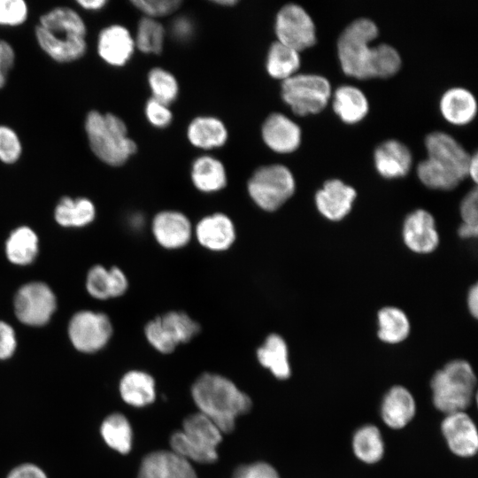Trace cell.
Wrapping results in <instances>:
<instances>
[{
  "label": "cell",
  "mask_w": 478,
  "mask_h": 478,
  "mask_svg": "<svg viewBox=\"0 0 478 478\" xmlns=\"http://www.w3.org/2000/svg\"><path fill=\"white\" fill-rule=\"evenodd\" d=\"M153 378L141 371H130L121 379L120 392L122 399L134 406H144L155 399Z\"/></svg>",
  "instance_id": "4dcf8cb0"
},
{
  "label": "cell",
  "mask_w": 478,
  "mask_h": 478,
  "mask_svg": "<svg viewBox=\"0 0 478 478\" xmlns=\"http://www.w3.org/2000/svg\"><path fill=\"white\" fill-rule=\"evenodd\" d=\"M39 251V239L35 232L27 227L15 228L5 243V254L9 261L17 266L34 262Z\"/></svg>",
  "instance_id": "83f0119b"
},
{
  "label": "cell",
  "mask_w": 478,
  "mask_h": 478,
  "mask_svg": "<svg viewBox=\"0 0 478 478\" xmlns=\"http://www.w3.org/2000/svg\"><path fill=\"white\" fill-rule=\"evenodd\" d=\"M402 235L407 248L418 254L430 253L439 243L435 219L422 209L411 212L405 218Z\"/></svg>",
  "instance_id": "9a60e30c"
},
{
  "label": "cell",
  "mask_w": 478,
  "mask_h": 478,
  "mask_svg": "<svg viewBox=\"0 0 478 478\" xmlns=\"http://www.w3.org/2000/svg\"><path fill=\"white\" fill-rule=\"evenodd\" d=\"M86 288L94 298L100 300L111 298L109 269L101 265L91 267L87 274Z\"/></svg>",
  "instance_id": "ab89813d"
},
{
  "label": "cell",
  "mask_w": 478,
  "mask_h": 478,
  "mask_svg": "<svg viewBox=\"0 0 478 478\" xmlns=\"http://www.w3.org/2000/svg\"><path fill=\"white\" fill-rule=\"evenodd\" d=\"M356 456L366 463H374L383 454V443L379 429L374 426H365L353 437Z\"/></svg>",
  "instance_id": "e575fe53"
},
{
  "label": "cell",
  "mask_w": 478,
  "mask_h": 478,
  "mask_svg": "<svg viewBox=\"0 0 478 478\" xmlns=\"http://www.w3.org/2000/svg\"><path fill=\"white\" fill-rule=\"evenodd\" d=\"M191 180L198 190L212 193L221 190L227 185V173L219 159L205 155L193 162Z\"/></svg>",
  "instance_id": "484cf974"
},
{
  "label": "cell",
  "mask_w": 478,
  "mask_h": 478,
  "mask_svg": "<svg viewBox=\"0 0 478 478\" xmlns=\"http://www.w3.org/2000/svg\"><path fill=\"white\" fill-rule=\"evenodd\" d=\"M400 66V55L391 45L381 43L374 46L370 65V77H389L398 71Z\"/></svg>",
  "instance_id": "74e56055"
},
{
  "label": "cell",
  "mask_w": 478,
  "mask_h": 478,
  "mask_svg": "<svg viewBox=\"0 0 478 478\" xmlns=\"http://www.w3.org/2000/svg\"><path fill=\"white\" fill-rule=\"evenodd\" d=\"M23 146L17 132L9 126L0 124V162L17 163L22 156Z\"/></svg>",
  "instance_id": "f35d334b"
},
{
  "label": "cell",
  "mask_w": 478,
  "mask_h": 478,
  "mask_svg": "<svg viewBox=\"0 0 478 478\" xmlns=\"http://www.w3.org/2000/svg\"><path fill=\"white\" fill-rule=\"evenodd\" d=\"M221 432L205 415L197 412L183 421V430L173 434L172 451L187 460L212 463L217 458L216 447L220 443Z\"/></svg>",
  "instance_id": "8992f818"
},
{
  "label": "cell",
  "mask_w": 478,
  "mask_h": 478,
  "mask_svg": "<svg viewBox=\"0 0 478 478\" xmlns=\"http://www.w3.org/2000/svg\"><path fill=\"white\" fill-rule=\"evenodd\" d=\"M15 60L16 54L12 44L0 39V89L5 86L9 73L15 65Z\"/></svg>",
  "instance_id": "f6af8a7d"
},
{
  "label": "cell",
  "mask_w": 478,
  "mask_h": 478,
  "mask_svg": "<svg viewBox=\"0 0 478 478\" xmlns=\"http://www.w3.org/2000/svg\"><path fill=\"white\" fill-rule=\"evenodd\" d=\"M96 217V207L87 197H63L54 209L56 221L65 227H81L91 223Z\"/></svg>",
  "instance_id": "4316f807"
},
{
  "label": "cell",
  "mask_w": 478,
  "mask_h": 478,
  "mask_svg": "<svg viewBox=\"0 0 478 478\" xmlns=\"http://www.w3.org/2000/svg\"><path fill=\"white\" fill-rule=\"evenodd\" d=\"M415 414V402L411 393L396 386L385 396L382 405V417L392 428L405 427Z\"/></svg>",
  "instance_id": "cb8c5ba5"
},
{
  "label": "cell",
  "mask_w": 478,
  "mask_h": 478,
  "mask_svg": "<svg viewBox=\"0 0 478 478\" xmlns=\"http://www.w3.org/2000/svg\"><path fill=\"white\" fill-rule=\"evenodd\" d=\"M17 347L15 331L11 325L0 320V359L12 356Z\"/></svg>",
  "instance_id": "7dc6e473"
},
{
  "label": "cell",
  "mask_w": 478,
  "mask_h": 478,
  "mask_svg": "<svg viewBox=\"0 0 478 478\" xmlns=\"http://www.w3.org/2000/svg\"><path fill=\"white\" fill-rule=\"evenodd\" d=\"M151 230L159 245L174 250L184 247L192 236V225L181 212L162 211L152 220Z\"/></svg>",
  "instance_id": "2e32d148"
},
{
  "label": "cell",
  "mask_w": 478,
  "mask_h": 478,
  "mask_svg": "<svg viewBox=\"0 0 478 478\" xmlns=\"http://www.w3.org/2000/svg\"><path fill=\"white\" fill-rule=\"evenodd\" d=\"M7 478H47V475L38 466L27 463L13 468Z\"/></svg>",
  "instance_id": "681fc988"
},
{
  "label": "cell",
  "mask_w": 478,
  "mask_h": 478,
  "mask_svg": "<svg viewBox=\"0 0 478 478\" xmlns=\"http://www.w3.org/2000/svg\"><path fill=\"white\" fill-rule=\"evenodd\" d=\"M192 397L199 412L209 418L221 433L232 432L235 418L251 407L249 396L216 374L200 375L192 386Z\"/></svg>",
  "instance_id": "3957f363"
},
{
  "label": "cell",
  "mask_w": 478,
  "mask_h": 478,
  "mask_svg": "<svg viewBox=\"0 0 478 478\" xmlns=\"http://www.w3.org/2000/svg\"><path fill=\"white\" fill-rule=\"evenodd\" d=\"M195 234L198 243L212 251H223L231 247L235 240V228L231 219L224 213L216 212L201 219Z\"/></svg>",
  "instance_id": "44dd1931"
},
{
  "label": "cell",
  "mask_w": 478,
  "mask_h": 478,
  "mask_svg": "<svg viewBox=\"0 0 478 478\" xmlns=\"http://www.w3.org/2000/svg\"><path fill=\"white\" fill-rule=\"evenodd\" d=\"M458 234L463 239L475 237L478 234V226L462 223L458 229Z\"/></svg>",
  "instance_id": "db71d44e"
},
{
  "label": "cell",
  "mask_w": 478,
  "mask_h": 478,
  "mask_svg": "<svg viewBox=\"0 0 478 478\" xmlns=\"http://www.w3.org/2000/svg\"><path fill=\"white\" fill-rule=\"evenodd\" d=\"M264 143L278 153H289L298 148L301 143L300 127L286 115L271 113L261 128Z\"/></svg>",
  "instance_id": "d6986e66"
},
{
  "label": "cell",
  "mask_w": 478,
  "mask_h": 478,
  "mask_svg": "<svg viewBox=\"0 0 478 478\" xmlns=\"http://www.w3.org/2000/svg\"><path fill=\"white\" fill-rule=\"evenodd\" d=\"M378 336L387 343H398L410 333L407 315L399 308L387 306L378 312Z\"/></svg>",
  "instance_id": "d6a6232c"
},
{
  "label": "cell",
  "mask_w": 478,
  "mask_h": 478,
  "mask_svg": "<svg viewBox=\"0 0 478 478\" xmlns=\"http://www.w3.org/2000/svg\"><path fill=\"white\" fill-rule=\"evenodd\" d=\"M237 2L235 0H218L215 1V4H220V5H235Z\"/></svg>",
  "instance_id": "9f6ffc18"
},
{
  "label": "cell",
  "mask_w": 478,
  "mask_h": 478,
  "mask_svg": "<svg viewBox=\"0 0 478 478\" xmlns=\"http://www.w3.org/2000/svg\"><path fill=\"white\" fill-rule=\"evenodd\" d=\"M356 190L338 179L328 180L315 195L320 213L333 221L343 220L351 210Z\"/></svg>",
  "instance_id": "e0dca14e"
},
{
  "label": "cell",
  "mask_w": 478,
  "mask_h": 478,
  "mask_svg": "<svg viewBox=\"0 0 478 478\" xmlns=\"http://www.w3.org/2000/svg\"><path fill=\"white\" fill-rule=\"evenodd\" d=\"M35 37L41 50L59 64L75 62L87 52L86 23L76 10L68 6H57L42 14Z\"/></svg>",
  "instance_id": "6da1fadb"
},
{
  "label": "cell",
  "mask_w": 478,
  "mask_h": 478,
  "mask_svg": "<svg viewBox=\"0 0 478 478\" xmlns=\"http://www.w3.org/2000/svg\"><path fill=\"white\" fill-rule=\"evenodd\" d=\"M333 108L342 120L351 124L366 116L368 102L364 93L357 87L342 85L334 93Z\"/></svg>",
  "instance_id": "f1b7e54d"
},
{
  "label": "cell",
  "mask_w": 478,
  "mask_h": 478,
  "mask_svg": "<svg viewBox=\"0 0 478 478\" xmlns=\"http://www.w3.org/2000/svg\"><path fill=\"white\" fill-rule=\"evenodd\" d=\"M28 12L24 0H0V26L19 27L27 21Z\"/></svg>",
  "instance_id": "60d3db41"
},
{
  "label": "cell",
  "mask_w": 478,
  "mask_h": 478,
  "mask_svg": "<svg viewBox=\"0 0 478 478\" xmlns=\"http://www.w3.org/2000/svg\"><path fill=\"white\" fill-rule=\"evenodd\" d=\"M187 136L193 146L203 150H212L225 144L227 130L218 118L199 116L189 123Z\"/></svg>",
  "instance_id": "603a6c76"
},
{
  "label": "cell",
  "mask_w": 478,
  "mask_h": 478,
  "mask_svg": "<svg viewBox=\"0 0 478 478\" xmlns=\"http://www.w3.org/2000/svg\"><path fill=\"white\" fill-rule=\"evenodd\" d=\"M112 334L107 315L93 311H80L70 320L68 335L73 347L81 352L91 353L104 348Z\"/></svg>",
  "instance_id": "7c38bea8"
},
{
  "label": "cell",
  "mask_w": 478,
  "mask_h": 478,
  "mask_svg": "<svg viewBox=\"0 0 478 478\" xmlns=\"http://www.w3.org/2000/svg\"><path fill=\"white\" fill-rule=\"evenodd\" d=\"M477 200L478 192L476 188L470 190L463 198L459 208L462 223L478 226Z\"/></svg>",
  "instance_id": "bcb514c9"
},
{
  "label": "cell",
  "mask_w": 478,
  "mask_h": 478,
  "mask_svg": "<svg viewBox=\"0 0 478 478\" xmlns=\"http://www.w3.org/2000/svg\"><path fill=\"white\" fill-rule=\"evenodd\" d=\"M233 478H280L276 470L264 462L241 466L234 473Z\"/></svg>",
  "instance_id": "ee69618b"
},
{
  "label": "cell",
  "mask_w": 478,
  "mask_h": 478,
  "mask_svg": "<svg viewBox=\"0 0 478 478\" xmlns=\"http://www.w3.org/2000/svg\"><path fill=\"white\" fill-rule=\"evenodd\" d=\"M84 130L93 154L108 166L124 165L137 150L124 120L112 112L89 111L84 120Z\"/></svg>",
  "instance_id": "277c9868"
},
{
  "label": "cell",
  "mask_w": 478,
  "mask_h": 478,
  "mask_svg": "<svg viewBox=\"0 0 478 478\" xmlns=\"http://www.w3.org/2000/svg\"><path fill=\"white\" fill-rule=\"evenodd\" d=\"M296 182L290 170L280 164L258 167L247 183L252 201L262 210L274 212L284 204L295 192Z\"/></svg>",
  "instance_id": "ba28073f"
},
{
  "label": "cell",
  "mask_w": 478,
  "mask_h": 478,
  "mask_svg": "<svg viewBox=\"0 0 478 478\" xmlns=\"http://www.w3.org/2000/svg\"><path fill=\"white\" fill-rule=\"evenodd\" d=\"M440 110L449 122L463 125L474 119L477 104L475 97L469 90L456 87L444 92L440 100Z\"/></svg>",
  "instance_id": "d4e9b609"
},
{
  "label": "cell",
  "mask_w": 478,
  "mask_h": 478,
  "mask_svg": "<svg viewBox=\"0 0 478 478\" xmlns=\"http://www.w3.org/2000/svg\"><path fill=\"white\" fill-rule=\"evenodd\" d=\"M132 4L145 17L157 19L167 16L178 10L181 4L179 0H135Z\"/></svg>",
  "instance_id": "b9f144b4"
},
{
  "label": "cell",
  "mask_w": 478,
  "mask_h": 478,
  "mask_svg": "<svg viewBox=\"0 0 478 478\" xmlns=\"http://www.w3.org/2000/svg\"><path fill=\"white\" fill-rule=\"evenodd\" d=\"M145 115L148 121L158 128L166 127L173 120L168 105L153 98H150L146 103Z\"/></svg>",
  "instance_id": "7bdbcfd3"
},
{
  "label": "cell",
  "mask_w": 478,
  "mask_h": 478,
  "mask_svg": "<svg viewBox=\"0 0 478 478\" xmlns=\"http://www.w3.org/2000/svg\"><path fill=\"white\" fill-rule=\"evenodd\" d=\"M138 478H197L189 461L173 451H158L143 460Z\"/></svg>",
  "instance_id": "ffe728a7"
},
{
  "label": "cell",
  "mask_w": 478,
  "mask_h": 478,
  "mask_svg": "<svg viewBox=\"0 0 478 478\" xmlns=\"http://www.w3.org/2000/svg\"><path fill=\"white\" fill-rule=\"evenodd\" d=\"M428 158L417 166L420 180L436 189H452L467 174L470 155L451 135L436 131L427 135Z\"/></svg>",
  "instance_id": "7a4b0ae2"
},
{
  "label": "cell",
  "mask_w": 478,
  "mask_h": 478,
  "mask_svg": "<svg viewBox=\"0 0 478 478\" xmlns=\"http://www.w3.org/2000/svg\"><path fill=\"white\" fill-rule=\"evenodd\" d=\"M111 297L122 296L128 287V281L125 274L117 266L109 269Z\"/></svg>",
  "instance_id": "c3c4849f"
},
{
  "label": "cell",
  "mask_w": 478,
  "mask_h": 478,
  "mask_svg": "<svg viewBox=\"0 0 478 478\" xmlns=\"http://www.w3.org/2000/svg\"><path fill=\"white\" fill-rule=\"evenodd\" d=\"M257 357L259 363L268 368L276 378L284 380L289 377L288 347L281 335H269L258 349Z\"/></svg>",
  "instance_id": "f546056e"
},
{
  "label": "cell",
  "mask_w": 478,
  "mask_h": 478,
  "mask_svg": "<svg viewBox=\"0 0 478 478\" xmlns=\"http://www.w3.org/2000/svg\"><path fill=\"white\" fill-rule=\"evenodd\" d=\"M378 35L375 23L367 18L351 22L338 38V57L343 72L358 79L370 77L374 46L369 43Z\"/></svg>",
  "instance_id": "52a82bcc"
},
{
  "label": "cell",
  "mask_w": 478,
  "mask_h": 478,
  "mask_svg": "<svg viewBox=\"0 0 478 478\" xmlns=\"http://www.w3.org/2000/svg\"><path fill=\"white\" fill-rule=\"evenodd\" d=\"M135 49L134 37L127 27L113 24L104 27L98 34L96 50L100 58L114 67L125 66Z\"/></svg>",
  "instance_id": "5bb4252c"
},
{
  "label": "cell",
  "mask_w": 478,
  "mask_h": 478,
  "mask_svg": "<svg viewBox=\"0 0 478 478\" xmlns=\"http://www.w3.org/2000/svg\"><path fill=\"white\" fill-rule=\"evenodd\" d=\"M165 28L157 20L143 17L138 23L135 44L140 51L146 54H159L164 46Z\"/></svg>",
  "instance_id": "d590c367"
},
{
  "label": "cell",
  "mask_w": 478,
  "mask_h": 478,
  "mask_svg": "<svg viewBox=\"0 0 478 478\" xmlns=\"http://www.w3.org/2000/svg\"><path fill=\"white\" fill-rule=\"evenodd\" d=\"M192 29L189 20L183 18L177 19L173 26L174 35L180 39L188 38L191 35Z\"/></svg>",
  "instance_id": "f907efd6"
},
{
  "label": "cell",
  "mask_w": 478,
  "mask_h": 478,
  "mask_svg": "<svg viewBox=\"0 0 478 478\" xmlns=\"http://www.w3.org/2000/svg\"><path fill=\"white\" fill-rule=\"evenodd\" d=\"M467 307L470 313L477 318L478 315V287L474 284L467 294Z\"/></svg>",
  "instance_id": "816d5d0a"
},
{
  "label": "cell",
  "mask_w": 478,
  "mask_h": 478,
  "mask_svg": "<svg viewBox=\"0 0 478 478\" xmlns=\"http://www.w3.org/2000/svg\"><path fill=\"white\" fill-rule=\"evenodd\" d=\"M274 30L278 42L297 51L316 42L315 25L308 12L300 5L288 4L278 12Z\"/></svg>",
  "instance_id": "4fadbf2b"
},
{
  "label": "cell",
  "mask_w": 478,
  "mask_h": 478,
  "mask_svg": "<svg viewBox=\"0 0 478 478\" xmlns=\"http://www.w3.org/2000/svg\"><path fill=\"white\" fill-rule=\"evenodd\" d=\"M148 83L153 99L166 105L173 103L179 93V86L175 77L168 71L152 68L148 73Z\"/></svg>",
  "instance_id": "8d00e7d4"
},
{
  "label": "cell",
  "mask_w": 478,
  "mask_h": 478,
  "mask_svg": "<svg viewBox=\"0 0 478 478\" xmlns=\"http://www.w3.org/2000/svg\"><path fill=\"white\" fill-rule=\"evenodd\" d=\"M200 331V325L188 313L171 311L150 320L144 328L145 336L152 347L167 354L180 343H188Z\"/></svg>",
  "instance_id": "30bf717a"
},
{
  "label": "cell",
  "mask_w": 478,
  "mask_h": 478,
  "mask_svg": "<svg viewBox=\"0 0 478 478\" xmlns=\"http://www.w3.org/2000/svg\"><path fill=\"white\" fill-rule=\"evenodd\" d=\"M374 165L385 178L405 176L412 166V154L403 143L390 139L382 143L374 150Z\"/></svg>",
  "instance_id": "7402d4cb"
},
{
  "label": "cell",
  "mask_w": 478,
  "mask_h": 478,
  "mask_svg": "<svg viewBox=\"0 0 478 478\" xmlns=\"http://www.w3.org/2000/svg\"><path fill=\"white\" fill-rule=\"evenodd\" d=\"M442 431L453 453L471 457L478 449V434L472 419L464 412L447 414L442 422Z\"/></svg>",
  "instance_id": "ac0fdd59"
},
{
  "label": "cell",
  "mask_w": 478,
  "mask_h": 478,
  "mask_svg": "<svg viewBox=\"0 0 478 478\" xmlns=\"http://www.w3.org/2000/svg\"><path fill=\"white\" fill-rule=\"evenodd\" d=\"M266 66L271 77L284 81L298 70L299 51L276 41L268 50Z\"/></svg>",
  "instance_id": "1f68e13d"
},
{
  "label": "cell",
  "mask_w": 478,
  "mask_h": 478,
  "mask_svg": "<svg viewBox=\"0 0 478 478\" xmlns=\"http://www.w3.org/2000/svg\"><path fill=\"white\" fill-rule=\"evenodd\" d=\"M101 435L105 443L120 453L129 452L132 445V429L127 418L120 413L108 416L101 425Z\"/></svg>",
  "instance_id": "836d02e7"
},
{
  "label": "cell",
  "mask_w": 478,
  "mask_h": 478,
  "mask_svg": "<svg viewBox=\"0 0 478 478\" xmlns=\"http://www.w3.org/2000/svg\"><path fill=\"white\" fill-rule=\"evenodd\" d=\"M76 4L83 10L97 12L105 7L108 4L106 0H78Z\"/></svg>",
  "instance_id": "f5cc1de1"
},
{
  "label": "cell",
  "mask_w": 478,
  "mask_h": 478,
  "mask_svg": "<svg viewBox=\"0 0 478 478\" xmlns=\"http://www.w3.org/2000/svg\"><path fill=\"white\" fill-rule=\"evenodd\" d=\"M475 385V374L468 362L451 361L432 378L434 405L446 415L463 412L472 402Z\"/></svg>",
  "instance_id": "5b68a950"
},
{
  "label": "cell",
  "mask_w": 478,
  "mask_h": 478,
  "mask_svg": "<svg viewBox=\"0 0 478 478\" xmlns=\"http://www.w3.org/2000/svg\"><path fill=\"white\" fill-rule=\"evenodd\" d=\"M331 95L329 81L312 73H296L282 81L281 97L298 115L318 113L328 104Z\"/></svg>",
  "instance_id": "9c48e42d"
},
{
  "label": "cell",
  "mask_w": 478,
  "mask_h": 478,
  "mask_svg": "<svg viewBox=\"0 0 478 478\" xmlns=\"http://www.w3.org/2000/svg\"><path fill=\"white\" fill-rule=\"evenodd\" d=\"M467 174L470 175V177L474 181V182L477 181V177H478V156H477V153H474L473 156L470 157V160H469V164H468Z\"/></svg>",
  "instance_id": "11a10c76"
},
{
  "label": "cell",
  "mask_w": 478,
  "mask_h": 478,
  "mask_svg": "<svg viewBox=\"0 0 478 478\" xmlns=\"http://www.w3.org/2000/svg\"><path fill=\"white\" fill-rule=\"evenodd\" d=\"M14 312L25 325H45L53 315L57 300L52 289L44 282L32 281L21 286L14 297Z\"/></svg>",
  "instance_id": "8fae6325"
}]
</instances>
